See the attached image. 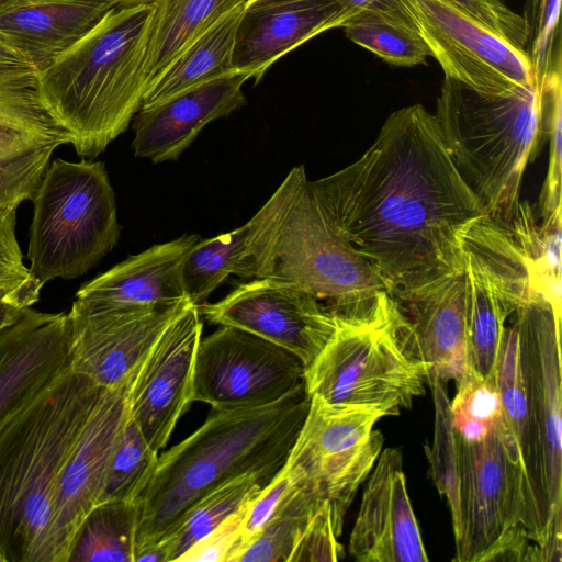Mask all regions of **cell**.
<instances>
[{
    "instance_id": "1",
    "label": "cell",
    "mask_w": 562,
    "mask_h": 562,
    "mask_svg": "<svg viewBox=\"0 0 562 562\" xmlns=\"http://www.w3.org/2000/svg\"><path fill=\"white\" fill-rule=\"evenodd\" d=\"M307 188L395 300L462 274L463 239L487 215L420 103L392 112L359 159Z\"/></svg>"
},
{
    "instance_id": "2",
    "label": "cell",
    "mask_w": 562,
    "mask_h": 562,
    "mask_svg": "<svg viewBox=\"0 0 562 562\" xmlns=\"http://www.w3.org/2000/svg\"><path fill=\"white\" fill-rule=\"evenodd\" d=\"M308 407L303 383L268 405L212 408L193 434L159 456L138 499L136 551L171 533L201 497L225 482L252 474L267 485L286 463Z\"/></svg>"
},
{
    "instance_id": "3",
    "label": "cell",
    "mask_w": 562,
    "mask_h": 562,
    "mask_svg": "<svg viewBox=\"0 0 562 562\" xmlns=\"http://www.w3.org/2000/svg\"><path fill=\"white\" fill-rule=\"evenodd\" d=\"M103 390L69 369L0 429L1 562H58L60 472Z\"/></svg>"
},
{
    "instance_id": "4",
    "label": "cell",
    "mask_w": 562,
    "mask_h": 562,
    "mask_svg": "<svg viewBox=\"0 0 562 562\" xmlns=\"http://www.w3.org/2000/svg\"><path fill=\"white\" fill-rule=\"evenodd\" d=\"M153 5L115 7L80 42L38 72L42 98L92 160L126 131L148 89L145 57Z\"/></svg>"
},
{
    "instance_id": "5",
    "label": "cell",
    "mask_w": 562,
    "mask_h": 562,
    "mask_svg": "<svg viewBox=\"0 0 562 562\" xmlns=\"http://www.w3.org/2000/svg\"><path fill=\"white\" fill-rule=\"evenodd\" d=\"M434 115L454 166L487 215L508 220L546 134L540 91H485L445 77Z\"/></svg>"
},
{
    "instance_id": "6",
    "label": "cell",
    "mask_w": 562,
    "mask_h": 562,
    "mask_svg": "<svg viewBox=\"0 0 562 562\" xmlns=\"http://www.w3.org/2000/svg\"><path fill=\"white\" fill-rule=\"evenodd\" d=\"M431 368L414 328L391 296L375 317L342 319L314 361L304 385L331 406L396 416L412 407L429 385Z\"/></svg>"
},
{
    "instance_id": "7",
    "label": "cell",
    "mask_w": 562,
    "mask_h": 562,
    "mask_svg": "<svg viewBox=\"0 0 562 562\" xmlns=\"http://www.w3.org/2000/svg\"><path fill=\"white\" fill-rule=\"evenodd\" d=\"M454 493L448 503L453 560L540 561L527 529L529 493L521 454L504 416L480 441L454 431Z\"/></svg>"
},
{
    "instance_id": "8",
    "label": "cell",
    "mask_w": 562,
    "mask_h": 562,
    "mask_svg": "<svg viewBox=\"0 0 562 562\" xmlns=\"http://www.w3.org/2000/svg\"><path fill=\"white\" fill-rule=\"evenodd\" d=\"M528 412L522 457L529 493L528 533L542 561H561L562 540V369L561 316L543 297L513 314Z\"/></svg>"
},
{
    "instance_id": "9",
    "label": "cell",
    "mask_w": 562,
    "mask_h": 562,
    "mask_svg": "<svg viewBox=\"0 0 562 562\" xmlns=\"http://www.w3.org/2000/svg\"><path fill=\"white\" fill-rule=\"evenodd\" d=\"M32 201L29 269L42 284L83 274L119 241L115 194L101 161L54 159Z\"/></svg>"
},
{
    "instance_id": "10",
    "label": "cell",
    "mask_w": 562,
    "mask_h": 562,
    "mask_svg": "<svg viewBox=\"0 0 562 562\" xmlns=\"http://www.w3.org/2000/svg\"><path fill=\"white\" fill-rule=\"evenodd\" d=\"M269 277L299 284L347 321L373 318L391 299L375 268L324 217L307 182L283 223Z\"/></svg>"
},
{
    "instance_id": "11",
    "label": "cell",
    "mask_w": 562,
    "mask_h": 562,
    "mask_svg": "<svg viewBox=\"0 0 562 562\" xmlns=\"http://www.w3.org/2000/svg\"><path fill=\"white\" fill-rule=\"evenodd\" d=\"M376 412L331 406L310 397V407L286 463L331 508L334 530L341 535L346 513L369 476L384 442L374 425Z\"/></svg>"
},
{
    "instance_id": "12",
    "label": "cell",
    "mask_w": 562,
    "mask_h": 562,
    "mask_svg": "<svg viewBox=\"0 0 562 562\" xmlns=\"http://www.w3.org/2000/svg\"><path fill=\"white\" fill-rule=\"evenodd\" d=\"M304 364L289 350L233 326L201 338L193 402L215 409L274 403L304 383Z\"/></svg>"
},
{
    "instance_id": "13",
    "label": "cell",
    "mask_w": 562,
    "mask_h": 562,
    "mask_svg": "<svg viewBox=\"0 0 562 562\" xmlns=\"http://www.w3.org/2000/svg\"><path fill=\"white\" fill-rule=\"evenodd\" d=\"M210 323L257 335L308 367L336 333L340 317L308 291L274 277L238 284L215 303L198 306Z\"/></svg>"
},
{
    "instance_id": "14",
    "label": "cell",
    "mask_w": 562,
    "mask_h": 562,
    "mask_svg": "<svg viewBox=\"0 0 562 562\" xmlns=\"http://www.w3.org/2000/svg\"><path fill=\"white\" fill-rule=\"evenodd\" d=\"M419 34L445 77L502 92L535 87L525 49L509 43L447 0H408Z\"/></svg>"
},
{
    "instance_id": "15",
    "label": "cell",
    "mask_w": 562,
    "mask_h": 562,
    "mask_svg": "<svg viewBox=\"0 0 562 562\" xmlns=\"http://www.w3.org/2000/svg\"><path fill=\"white\" fill-rule=\"evenodd\" d=\"M65 144L71 136L46 106L38 71L0 67V209L16 211L32 200L54 150Z\"/></svg>"
},
{
    "instance_id": "16",
    "label": "cell",
    "mask_w": 562,
    "mask_h": 562,
    "mask_svg": "<svg viewBox=\"0 0 562 562\" xmlns=\"http://www.w3.org/2000/svg\"><path fill=\"white\" fill-rule=\"evenodd\" d=\"M140 366L122 383L103 390L61 469L53 512L58 562L68 561L80 524L101 502L113 453L130 418Z\"/></svg>"
},
{
    "instance_id": "17",
    "label": "cell",
    "mask_w": 562,
    "mask_h": 562,
    "mask_svg": "<svg viewBox=\"0 0 562 562\" xmlns=\"http://www.w3.org/2000/svg\"><path fill=\"white\" fill-rule=\"evenodd\" d=\"M306 182L304 166L293 167L243 226L216 237L201 238L190 250L182 269L184 291L191 303L198 306L205 303L231 274L252 280L272 273L281 228Z\"/></svg>"
},
{
    "instance_id": "18",
    "label": "cell",
    "mask_w": 562,
    "mask_h": 562,
    "mask_svg": "<svg viewBox=\"0 0 562 562\" xmlns=\"http://www.w3.org/2000/svg\"><path fill=\"white\" fill-rule=\"evenodd\" d=\"M203 324L188 302L142 362L131 394L130 418L156 451L165 448L193 402L194 364Z\"/></svg>"
},
{
    "instance_id": "19",
    "label": "cell",
    "mask_w": 562,
    "mask_h": 562,
    "mask_svg": "<svg viewBox=\"0 0 562 562\" xmlns=\"http://www.w3.org/2000/svg\"><path fill=\"white\" fill-rule=\"evenodd\" d=\"M188 302L93 312L72 304L68 313L71 371L104 389L122 383Z\"/></svg>"
},
{
    "instance_id": "20",
    "label": "cell",
    "mask_w": 562,
    "mask_h": 562,
    "mask_svg": "<svg viewBox=\"0 0 562 562\" xmlns=\"http://www.w3.org/2000/svg\"><path fill=\"white\" fill-rule=\"evenodd\" d=\"M69 369L68 313L26 307L0 330V429Z\"/></svg>"
},
{
    "instance_id": "21",
    "label": "cell",
    "mask_w": 562,
    "mask_h": 562,
    "mask_svg": "<svg viewBox=\"0 0 562 562\" xmlns=\"http://www.w3.org/2000/svg\"><path fill=\"white\" fill-rule=\"evenodd\" d=\"M363 488L349 539L360 562H428L406 487L400 448L381 450Z\"/></svg>"
},
{
    "instance_id": "22",
    "label": "cell",
    "mask_w": 562,
    "mask_h": 562,
    "mask_svg": "<svg viewBox=\"0 0 562 562\" xmlns=\"http://www.w3.org/2000/svg\"><path fill=\"white\" fill-rule=\"evenodd\" d=\"M360 10L344 0H247L237 29L233 65L257 85L281 57Z\"/></svg>"
},
{
    "instance_id": "23",
    "label": "cell",
    "mask_w": 562,
    "mask_h": 562,
    "mask_svg": "<svg viewBox=\"0 0 562 562\" xmlns=\"http://www.w3.org/2000/svg\"><path fill=\"white\" fill-rule=\"evenodd\" d=\"M246 74L233 71L139 109L133 119L131 148L155 164L175 161L212 121L246 104Z\"/></svg>"
},
{
    "instance_id": "24",
    "label": "cell",
    "mask_w": 562,
    "mask_h": 562,
    "mask_svg": "<svg viewBox=\"0 0 562 562\" xmlns=\"http://www.w3.org/2000/svg\"><path fill=\"white\" fill-rule=\"evenodd\" d=\"M200 240L198 234H184L127 257L85 284L74 304L93 312L189 300L182 269L190 250Z\"/></svg>"
},
{
    "instance_id": "25",
    "label": "cell",
    "mask_w": 562,
    "mask_h": 562,
    "mask_svg": "<svg viewBox=\"0 0 562 562\" xmlns=\"http://www.w3.org/2000/svg\"><path fill=\"white\" fill-rule=\"evenodd\" d=\"M115 7L105 0H19L0 10V35L41 72Z\"/></svg>"
},
{
    "instance_id": "26",
    "label": "cell",
    "mask_w": 562,
    "mask_h": 562,
    "mask_svg": "<svg viewBox=\"0 0 562 562\" xmlns=\"http://www.w3.org/2000/svg\"><path fill=\"white\" fill-rule=\"evenodd\" d=\"M395 301L414 328L431 368L430 376L456 384L467 378L472 371L467 347L463 273Z\"/></svg>"
},
{
    "instance_id": "27",
    "label": "cell",
    "mask_w": 562,
    "mask_h": 562,
    "mask_svg": "<svg viewBox=\"0 0 562 562\" xmlns=\"http://www.w3.org/2000/svg\"><path fill=\"white\" fill-rule=\"evenodd\" d=\"M245 3L232 9L206 29L150 83L140 109L235 71L234 47Z\"/></svg>"
},
{
    "instance_id": "28",
    "label": "cell",
    "mask_w": 562,
    "mask_h": 562,
    "mask_svg": "<svg viewBox=\"0 0 562 562\" xmlns=\"http://www.w3.org/2000/svg\"><path fill=\"white\" fill-rule=\"evenodd\" d=\"M247 0H156L145 57L150 83L206 29Z\"/></svg>"
},
{
    "instance_id": "29",
    "label": "cell",
    "mask_w": 562,
    "mask_h": 562,
    "mask_svg": "<svg viewBox=\"0 0 562 562\" xmlns=\"http://www.w3.org/2000/svg\"><path fill=\"white\" fill-rule=\"evenodd\" d=\"M463 255L469 366L472 372L487 378L493 373L507 321L516 308L495 289L483 265L472 254Z\"/></svg>"
},
{
    "instance_id": "30",
    "label": "cell",
    "mask_w": 562,
    "mask_h": 562,
    "mask_svg": "<svg viewBox=\"0 0 562 562\" xmlns=\"http://www.w3.org/2000/svg\"><path fill=\"white\" fill-rule=\"evenodd\" d=\"M138 502L105 501L80 524L67 562H134Z\"/></svg>"
},
{
    "instance_id": "31",
    "label": "cell",
    "mask_w": 562,
    "mask_h": 562,
    "mask_svg": "<svg viewBox=\"0 0 562 562\" xmlns=\"http://www.w3.org/2000/svg\"><path fill=\"white\" fill-rule=\"evenodd\" d=\"M324 503L327 502H323L301 481L299 472L294 485L244 547L236 562H289L303 528Z\"/></svg>"
},
{
    "instance_id": "32",
    "label": "cell",
    "mask_w": 562,
    "mask_h": 562,
    "mask_svg": "<svg viewBox=\"0 0 562 562\" xmlns=\"http://www.w3.org/2000/svg\"><path fill=\"white\" fill-rule=\"evenodd\" d=\"M262 482L252 474L232 479L201 497L167 537L172 544L173 559L215 529L227 517L254 499Z\"/></svg>"
},
{
    "instance_id": "33",
    "label": "cell",
    "mask_w": 562,
    "mask_h": 562,
    "mask_svg": "<svg viewBox=\"0 0 562 562\" xmlns=\"http://www.w3.org/2000/svg\"><path fill=\"white\" fill-rule=\"evenodd\" d=\"M346 36L385 63L396 67L426 64L429 49L418 33L404 29L382 14L360 10L341 26Z\"/></svg>"
},
{
    "instance_id": "34",
    "label": "cell",
    "mask_w": 562,
    "mask_h": 562,
    "mask_svg": "<svg viewBox=\"0 0 562 562\" xmlns=\"http://www.w3.org/2000/svg\"><path fill=\"white\" fill-rule=\"evenodd\" d=\"M158 458V451L146 442L137 425L128 418L110 463L101 502H138Z\"/></svg>"
},
{
    "instance_id": "35",
    "label": "cell",
    "mask_w": 562,
    "mask_h": 562,
    "mask_svg": "<svg viewBox=\"0 0 562 562\" xmlns=\"http://www.w3.org/2000/svg\"><path fill=\"white\" fill-rule=\"evenodd\" d=\"M451 424L467 441L484 439L503 417L501 397L493 375L484 378L471 372L457 383L450 402Z\"/></svg>"
},
{
    "instance_id": "36",
    "label": "cell",
    "mask_w": 562,
    "mask_h": 562,
    "mask_svg": "<svg viewBox=\"0 0 562 562\" xmlns=\"http://www.w3.org/2000/svg\"><path fill=\"white\" fill-rule=\"evenodd\" d=\"M561 54L543 77L539 91L542 120L549 136L548 172L539 196V217L561 207L562 76Z\"/></svg>"
},
{
    "instance_id": "37",
    "label": "cell",
    "mask_w": 562,
    "mask_h": 562,
    "mask_svg": "<svg viewBox=\"0 0 562 562\" xmlns=\"http://www.w3.org/2000/svg\"><path fill=\"white\" fill-rule=\"evenodd\" d=\"M15 212L0 209V299L26 308L38 300L44 284L23 263L15 236Z\"/></svg>"
},
{
    "instance_id": "38",
    "label": "cell",
    "mask_w": 562,
    "mask_h": 562,
    "mask_svg": "<svg viewBox=\"0 0 562 562\" xmlns=\"http://www.w3.org/2000/svg\"><path fill=\"white\" fill-rule=\"evenodd\" d=\"M560 5L561 0H528L522 15L528 31L526 52L538 90L555 57L561 53L560 43L554 47L560 41Z\"/></svg>"
},
{
    "instance_id": "39",
    "label": "cell",
    "mask_w": 562,
    "mask_h": 562,
    "mask_svg": "<svg viewBox=\"0 0 562 562\" xmlns=\"http://www.w3.org/2000/svg\"><path fill=\"white\" fill-rule=\"evenodd\" d=\"M337 538L330 505L324 503L303 528L289 562L339 561L344 557V548Z\"/></svg>"
},
{
    "instance_id": "40",
    "label": "cell",
    "mask_w": 562,
    "mask_h": 562,
    "mask_svg": "<svg viewBox=\"0 0 562 562\" xmlns=\"http://www.w3.org/2000/svg\"><path fill=\"white\" fill-rule=\"evenodd\" d=\"M250 502L196 541L177 561L235 562L241 549V528Z\"/></svg>"
},
{
    "instance_id": "41",
    "label": "cell",
    "mask_w": 562,
    "mask_h": 562,
    "mask_svg": "<svg viewBox=\"0 0 562 562\" xmlns=\"http://www.w3.org/2000/svg\"><path fill=\"white\" fill-rule=\"evenodd\" d=\"M477 20L518 48L525 49L528 31L522 15L513 11L504 0H447Z\"/></svg>"
},
{
    "instance_id": "42",
    "label": "cell",
    "mask_w": 562,
    "mask_h": 562,
    "mask_svg": "<svg viewBox=\"0 0 562 562\" xmlns=\"http://www.w3.org/2000/svg\"><path fill=\"white\" fill-rule=\"evenodd\" d=\"M297 479L299 472L285 463L273 479L265 485L259 494L250 502L241 528L240 551L271 517L281 499L291 490Z\"/></svg>"
},
{
    "instance_id": "43",
    "label": "cell",
    "mask_w": 562,
    "mask_h": 562,
    "mask_svg": "<svg viewBox=\"0 0 562 562\" xmlns=\"http://www.w3.org/2000/svg\"><path fill=\"white\" fill-rule=\"evenodd\" d=\"M358 10H371L393 23L418 33V25L408 0H344ZM420 35V34H419Z\"/></svg>"
},
{
    "instance_id": "44",
    "label": "cell",
    "mask_w": 562,
    "mask_h": 562,
    "mask_svg": "<svg viewBox=\"0 0 562 562\" xmlns=\"http://www.w3.org/2000/svg\"><path fill=\"white\" fill-rule=\"evenodd\" d=\"M26 65L31 66L27 59L0 35V67Z\"/></svg>"
},
{
    "instance_id": "45",
    "label": "cell",
    "mask_w": 562,
    "mask_h": 562,
    "mask_svg": "<svg viewBox=\"0 0 562 562\" xmlns=\"http://www.w3.org/2000/svg\"><path fill=\"white\" fill-rule=\"evenodd\" d=\"M24 310L10 300L0 299V330L16 321Z\"/></svg>"
},
{
    "instance_id": "46",
    "label": "cell",
    "mask_w": 562,
    "mask_h": 562,
    "mask_svg": "<svg viewBox=\"0 0 562 562\" xmlns=\"http://www.w3.org/2000/svg\"><path fill=\"white\" fill-rule=\"evenodd\" d=\"M116 3L121 7H135V5H144V4H153L156 0H105Z\"/></svg>"
},
{
    "instance_id": "47",
    "label": "cell",
    "mask_w": 562,
    "mask_h": 562,
    "mask_svg": "<svg viewBox=\"0 0 562 562\" xmlns=\"http://www.w3.org/2000/svg\"><path fill=\"white\" fill-rule=\"evenodd\" d=\"M19 0H0V10L16 2Z\"/></svg>"
}]
</instances>
